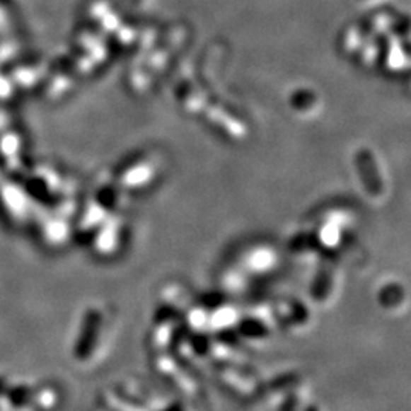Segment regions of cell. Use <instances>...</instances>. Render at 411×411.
<instances>
[{
  "instance_id": "obj_1",
  "label": "cell",
  "mask_w": 411,
  "mask_h": 411,
  "mask_svg": "<svg viewBox=\"0 0 411 411\" xmlns=\"http://www.w3.org/2000/svg\"><path fill=\"white\" fill-rule=\"evenodd\" d=\"M0 395L8 400L9 405L16 410H26V408H40L47 410L55 404V392L49 387L34 388L26 384H16L9 386L0 379Z\"/></svg>"
},
{
  "instance_id": "obj_2",
  "label": "cell",
  "mask_w": 411,
  "mask_h": 411,
  "mask_svg": "<svg viewBox=\"0 0 411 411\" xmlns=\"http://www.w3.org/2000/svg\"><path fill=\"white\" fill-rule=\"evenodd\" d=\"M99 326H101V317L96 313V309L90 311L84 318L81 332H79L78 342L75 345V355L78 358H87L90 352H92V349L98 340Z\"/></svg>"
}]
</instances>
